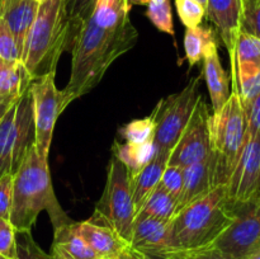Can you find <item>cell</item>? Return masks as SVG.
I'll list each match as a JSON object with an SVG mask.
<instances>
[{"mask_svg": "<svg viewBox=\"0 0 260 259\" xmlns=\"http://www.w3.org/2000/svg\"><path fill=\"white\" fill-rule=\"evenodd\" d=\"M38 7L40 3L37 0H10L0 7V17L7 22L14 37L20 58L27 36L37 15Z\"/></svg>", "mask_w": 260, "mask_h": 259, "instance_id": "e0dca14e", "label": "cell"}, {"mask_svg": "<svg viewBox=\"0 0 260 259\" xmlns=\"http://www.w3.org/2000/svg\"><path fill=\"white\" fill-rule=\"evenodd\" d=\"M63 0H42L22 53V63L33 81L56 73L60 56L68 51Z\"/></svg>", "mask_w": 260, "mask_h": 259, "instance_id": "277c9868", "label": "cell"}, {"mask_svg": "<svg viewBox=\"0 0 260 259\" xmlns=\"http://www.w3.org/2000/svg\"><path fill=\"white\" fill-rule=\"evenodd\" d=\"M164 259H226L220 251L212 245L203 248L189 249V250L172 251L167 254Z\"/></svg>", "mask_w": 260, "mask_h": 259, "instance_id": "d590c367", "label": "cell"}, {"mask_svg": "<svg viewBox=\"0 0 260 259\" xmlns=\"http://www.w3.org/2000/svg\"><path fill=\"white\" fill-rule=\"evenodd\" d=\"M95 0H63L62 9L68 27V51L71 50L81 24L93 12Z\"/></svg>", "mask_w": 260, "mask_h": 259, "instance_id": "d4e9b609", "label": "cell"}, {"mask_svg": "<svg viewBox=\"0 0 260 259\" xmlns=\"http://www.w3.org/2000/svg\"><path fill=\"white\" fill-rule=\"evenodd\" d=\"M243 0H207L206 15L220 32L222 42L234 58L235 45L241 29Z\"/></svg>", "mask_w": 260, "mask_h": 259, "instance_id": "9a60e30c", "label": "cell"}, {"mask_svg": "<svg viewBox=\"0 0 260 259\" xmlns=\"http://www.w3.org/2000/svg\"><path fill=\"white\" fill-rule=\"evenodd\" d=\"M10 107H12V104H0V121H2V118L5 116V113H7Z\"/></svg>", "mask_w": 260, "mask_h": 259, "instance_id": "ab89813d", "label": "cell"}, {"mask_svg": "<svg viewBox=\"0 0 260 259\" xmlns=\"http://www.w3.org/2000/svg\"><path fill=\"white\" fill-rule=\"evenodd\" d=\"M175 207H177V200L165 192L160 185H157L145 200L144 205L141 206L137 213L151 216L160 220L172 221V218L175 216Z\"/></svg>", "mask_w": 260, "mask_h": 259, "instance_id": "484cf974", "label": "cell"}, {"mask_svg": "<svg viewBox=\"0 0 260 259\" xmlns=\"http://www.w3.org/2000/svg\"><path fill=\"white\" fill-rule=\"evenodd\" d=\"M129 3V5H146L150 0H127Z\"/></svg>", "mask_w": 260, "mask_h": 259, "instance_id": "60d3db41", "label": "cell"}, {"mask_svg": "<svg viewBox=\"0 0 260 259\" xmlns=\"http://www.w3.org/2000/svg\"><path fill=\"white\" fill-rule=\"evenodd\" d=\"M129 10L127 0H95L70 50L71 74L62 90L68 104L93 90L112 63L137 43Z\"/></svg>", "mask_w": 260, "mask_h": 259, "instance_id": "6da1fadb", "label": "cell"}, {"mask_svg": "<svg viewBox=\"0 0 260 259\" xmlns=\"http://www.w3.org/2000/svg\"><path fill=\"white\" fill-rule=\"evenodd\" d=\"M42 211L50 216L53 231L73 222L55 195L48 159L41 156L33 144L13 174L9 222L17 233L30 231Z\"/></svg>", "mask_w": 260, "mask_h": 259, "instance_id": "7a4b0ae2", "label": "cell"}, {"mask_svg": "<svg viewBox=\"0 0 260 259\" xmlns=\"http://www.w3.org/2000/svg\"><path fill=\"white\" fill-rule=\"evenodd\" d=\"M213 43H217V38L212 28L202 27V25L187 28L184 35V51L185 58L189 62L190 68L203 60L206 51Z\"/></svg>", "mask_w": 260, "mask_h": 259, "instance_id": "cb8c5ba5", "label": "cell"}, {"mask_svg": "<svg viewBox=\"0 0 260 259\" xmlns=\"http://www.w3.org/2000/svg\"><path fill=\"white\" fill-rule=\"evenodd\" d=\"M210 109L201 94L194 107L189 122L179 140L172 149L168 159V165L185 168L205 159L211 149L210 137Z\"/></svg>", "mask_w": 260, "mask_h": 259, "instance_id": "8fae6325", "label": "cell"}, {"mask_svg": "<svg viewBox=\"0 0 260 259\" xmlns=\"http://www.w3.org/2000/svg\"><path fill=\"white\" fill-rule=\"evenodd\" d=\"M3 221H5V220H2V218H0V225H2V222H3Z\"/></svg>", "mask_w": 260, "mask_h": 259, "instance_id": "bcb514c9", "label": "cell"}, {"mask_svg": "<svg viewBox=\"0 0 260 259\" xmlns=\"http://www.w3.org/2000/svg\"><path fill=\"white\" fill-rule=\"evenodd\" d=\"M0 255L5 259L17 258L15 230L9 221H3L0 225Z\"/></svg>", "mask_w": 260, "mask_h": 259, "instance_id": "e575fe53", "label": "cell"}, {"mask_svg": "<svg viewBox=\"0 0 260 259\" xmlns=\"http://www.w3.org/2000/svg\"><path fill=\"white\" fill-rule=\"evenodd\" d=\"M55 74H47L32 81L29 86L35 122V146L45 159H48L50 155L56 121L69 106L63 91L56 86Z\"/></svg>", "mask_w": 260, "mask_h": 259, "instance_id": "30bf717a", "label": "cell"}, {"mask_svg": "<svg viewBox=\"0 0 260 259\" xmlns=\"http://www.w3.org/2000/svg\"><path fill=\"white\" fill-rule=\"evenodd\" d=\"M170 221L137 213L132 225L129 246L147 259H164L168 253Z\"/></svg>", "mask_w": 260, "mask_h": 259, "instance_id": "4fadbf2b", "label": "cell"}, {"mask_svg": "<svg viewBox=\"0 0 260 259\" xmlns=\"http://www.w3.org/2000/svg\"><path fill=\"white\" fill-rule=\"evenodd\" d=\"M8 2H10V0H0V7H3L4 4H7Z\"/></svg>", "mask_w": 260, "mask_h": 259, "instance_id": "ee69618b", "label": "cell"}, {"mask_svg": "<svg viewBox=\"0 0 260 259\" xmlns=\"http://www.w3.org/2000/svg\"><path fill=\"white\" fill-rule=\"evenodd\" d=\"M3 63H4V61H3V60H2V58H0V66H2V65H3Z\"/></svg>", "mask_w": 260, "mask_h": 259, "instance_id": "f6af8a7d", "label": "cell"}, {"mask_svg": "<svg viewBox=\"0 0 260 259\" xmlns=\"http://www.w3.org/2000/svg\"><path fill=\"white\" fill-rule=\"evenodd\" d=\"M233 208V221L212 246L226 259H248L260 249V192L250 202Z\"/></svg>", "mask_w": 260, "mask_h": 259, "instance_id": "9c48e42d", "label": "cell"}, {"mask_svg": "<svg viewBox=\"0 0 260 259\" xmlns=\"http://www.w3.org/2000/svg\"><path fill=\"white\" fill-rule=\"evenodd\" d=\"M201 75L192 79L184 89L160 99L152 111L156 123L154 145L156 150L172 151L189 122L200 98Z\"/></svg>", "mask_w": 260, "mask_h": 259, "instance_id": "ba28073f", "label": "cell"}, {"mask_svg": "<svg viewBox=\"0 0 260 259\" xmlns=\"http://www.w3.org/2000/svg\"><path fill=\"white\" fill-rule=\"evenodd\" d=\"M231 84L238 90L243 107L248 106L260 94V63L236 62L231 68Z\"/></svg>", "mask_w": 260, "mask_h": 259, "instance_id": "7402d4cb", "label": "cell"}, {"mask_svg": "<svg viewBox=\"0 0 260 259\" xmlns=\"http://www.w3.org/2000/svg\"><path fill=\"white\" fill-rule=\"evenodd\" d=\"M203 76L212 103V113H217L230 96V81L221 63L217 43H213L203 56Z\"/></svg>", "mask_w": 260, "mask_h": 259, "instance_id": "d6986e66", "label": "cell"}, {"mask_svg": "<svg viewBox=\"0 0 260 259\" xmlns=\"http://www.w3.org/2000/svg\"><path fill=\"white\" fill-rule=\"evenodd\" d=\"M156 152L154 142L144 145H134L124 142L121 144L118 141L113 142L112 146V156L118 159L126 167L128 177L137 174Z\"/></svg>", "mask_w": 260, "mask_h": 259, "instance_id": "603a6c76", "label": "cell"}, {"mask_svg": "<svg viewBox=\"0 0 260 259\" xmlns=\"http://www.w3.org/2000/svg\"><path fill=\"white\" fill-rule=\"evenodd\" d=\"M0 259H5V258H4V256H2V255H0Z\"/></svg>", "mask_w": 260, "mask_h": 259, "instance_id": "7dc6e473", "label": "cell"}, {"mask_svg": "<svg viewBox=\"0 0 260 259\" xmlns=\"http://www.w3.org/2000/svg\"><path fill=\"white\" fill-rule=\"evenodd\" d=\"M183 174H184V182H183L182 193L177 200L175 215L185 206L205 197L218 185L216 179V156L213 151H211L201 161L185 167Z\"/></svg>", "mask_w": 260, "mask_h": 259, "instance_id": "5bb4252c", "label": "cell"}, {"mask_svg": "<svg viewBox=\"0 0 260 259\" xmlns=\"http://www.w3.org/2000/svg\"><path fill=\"white\" fill-rule=\"evenodd\" d=\"M146 17L160 32L174 37L172 0H150L146 4Z\"/></svg>", "mask_w": 260, "mask_h": 259, "instance_id": "83f0119b", "label": "cell"}, {"mask_svg": "<svg viewBox=\"0 0 260 259\" xmlns=\"http://www.w3.org/2000/svg\"><path fill=\"white\" fill-rule=\"evenodd\" d=\"M243 61L260 63V40L240 29L236 40L234 58L230 60L231 68L236 62H243Z\"/></svg>", "mask_w": 260, "mask_h": 259, "instance_id": "f1b7e54d", "label": "cell"}, {"mask_svg": "<svg viewBox=\"0 0 260 259\" xmlns=\"http://www.w3.org/2000/svg\"><path fill=\"white\" fill-rule=\"evenodd\" d=\"M234 216L235 212L228 200L226 184L217 185L172 218L167 254L212 245L230 225Z\"/></svg>", "mask_w": 260, "mask_h": 259, "instance_id": "3957f363", "label": "cell"}, {"mask_svg": "<svg viewBox=\"0 0 260 259\" xmlns=\"http://www.w3.org/2000/svg\"><path fill=\"white\" fill-rule=\"evenodd\" d=\"M33 79L22 61L0 66V104H13L29 89Z\"/></svg>", "mask_w": 260, "mask_h": 259, "instance_id": "44dd1931", "label": "cell"}, {"mask_svg": "<svg viewBox=\"0 0 260 259\" xmlns=\"http://www.w3.org/2000/svg\"><path fill=\"white\" fill-rule=\"evenodd\" d=\"M178 15L187 28L201 25L206 15V9L196 0H175Z\"/></svg>", "mask_w": 260, "mask_h": 259, "instance_id": "4dcf8cb0", "label": "cell"}, {"mask_svg": "<svg viewBox=\"0 0 260 259\" xmlns=\"http://www.w3.org/2000/svg\"><path fill=\"white\" fill-rule=\"evenodd\" d=\"M196 2L200 3V4L202 5V7L205 8V9H206V7H207V0H196Z\"/></svg>", "mask_w": 260, "mask_h": 259, "instance_id": "7bdbcfd3", "label": "cell"}, {"mask_svg": "<svg viewBox=\"0 0 260 259\" xmlns=\"http://www.w3.org/2000/svg\"><path fill=\"white\" fill-rule=\"evenodd\" d=\"M231 207L250 202L260 192V135H246L240 156L226 183Z\"/></svg>", "mask_w": 260, "mask_h": 259, "instance_id": "7c38bea8", "label": "cell"}, {"mask_svg": "<svg viewBox=\"0 0 260 259\" xmlns=\"http://www.w3.org/2000/svg\"><path fill=\"white\" fill-rule=\"evenodd\" d=\"M184 168L172 167L167 165L161 178H160L159 184L165 192L169 193L170 196L178 200L183 189V182H184V174H183Z\"/></svg>", "mask_w": 260, "mask_h": 259, "instance_id": "d6a6232c", "label": "cell"}, {"mask_svg": "<svg viewBox=\"0 0 260 259\" xmlns=\"http://www.w3.org/2000/svg\"><path fill=\"white\" fill-rule=\"evenodd\" d=\"M156 123L152 113L141 119H134L119 128V136L134 145L151 144L155 139Z\"/></svg>", "mask_w": 260, "mask_h": 259, "instance_id": "4316f807", "label": "cell"}, {"mask_svg": "<svg viewBox=\"0 0 260 259\" xmlns=\"http://www.w3.org/2000/svg\"><path fill=\"white\" fill-rule=\"evenodd\" d=\"M169 154L170 151L156 150L152 159L137 174L128 177L129 189H131L132 201H134L135 216L139 212L150 193L159 184L160 178L168 165Z\"/></svg>", "mask_w": 260, "mask_h": 259, "instance_id": "ac0fdd59", "label": "cell"}, {"mask_svg": "<svg viewBox=\"0 0 260 259\" xmlns=\"http://www.w3.org/2000/svg\"><path fill=\"white\" fill-rule=\"evenodd\" d=\"M90 220L108 226L129 241L135 220L134 201L126 167L114 156L109 161L106 187Z\"/></svg>", "mask_w": 260, "mask_h": 259, "instance_id": "52a82bcc", "label": "cell"}, {"mask_svg": "<svg viewBox=\"0 0 260 259\" xmlns=\"http://www.w3.org/2000/svg\"><path fill=\"white\" fill-rule=\"evenodd\" d=\"M33 144V104L28 89L0 121V178L17 172Z\"/></svg>", "mask_w": 260, "mask_h": 259, "instance_id": "8992f818", "label": "cell"}, {"mask_svg": "<svg viewBox=\"0 0 260 259\" xmlns=\"http://www.w3.org/2000/svg\"><path fill=\"white\" fill-rule=\"evenodd\" d=\"M248 259H260V249L259 250H256L254 254H251Z\"/></svg>", "mask_w": 260, "mask_h": 259, "instance_id": "b9f144b4", "label": "cell"}, {"mask_svg": "<svg viewBox=\"0 0 260 259\" xmlns=\"http://www.w3.org/2000/svg\"><path fill=\"white\" fill-rule=\"evenodd\" d=\"M52 259H99L74 229V221L53 231Z\"/></svg>", "mask_w": 260, "mask_h": 259, "instance_id": "ffe728a7", "label": "cell"}, {"mask_svg": "<svg viewBox=\"0 0 260 259\" xmlns=\"http://www.w3.org/2000/svg\"><path fill=\"white\" fill-rule=\"evenodd\" d=\"M106 259H147V258L145 255H142V254H140L139 251L134 250L131 246H128V248H127L124 251H122L119 255L113 256V258H106Z\"/></svg>", "mask_w": 260, "mask_h": 259, "instance_id": "f35d334b", "label": "cell"}, {"mask_svg": "<svg viewBox=\"0 0 260 259\" xmlns=\"http://www.w3.org/2000/svg\"><path fill=\"white\" fill-rule=\"evenodd\" d=\"M225 106L210 116L211 149L216 156L217 184H226L246 139L245 111L236 89L231 88Z\"/></svg>", "mask_w": 260, "mask_h": 259, "instance_id": "5b68a950", "label": "cell"}, {"mask_svg": "<svg viewBox=\"0 0 260 259\" xmlns=\"http://www.w3.org/2000/svg\"><path fill=\"white\" fill-rule=\"evenodd\" d=\"M13 202V174L0 178V218L9 221Z\"/></svg>", "mask_w": 260, "mask_h": 259, "instance_id": "8d00e7d4", "label": "cell"}, {"mask_svg": "<svg viewBox=\"0 0 260 259\" xmlns=\"http://www.w3.org/2000/svg\"><path fill=\"white\" fill-rule=\"evenodd\" d=\"M74 229L99 259L113 258L126 250L129 243L111 228L91 220L74 222Z\"/></svg>", "mask_w": 260, "mask_h": 259, "instance_id": "2e32d148", "label": "cell"}, {"mask_svg": "<svg viewBox=\"0 0 260 259\" xmlns=\"http://www.w3.org/2000/svg\"><path fill=\"white\" fill-rule=\"evenodd\" d=\"M0 58L4 62L20 61L19 51L7 22L0 17Z\"/></svg>", "mask_w": 260, "mask_h": 259, "instance_id": "836d02e7", "label": "cell"}, {"mask_svg": "<svg viewBox=\"0 0 260 259\" xmlns=\"http://www.w3.org/2000/svg\"><path fill=\"white\" fill-rule=\"evenodd\" d=\"M241 29L260 40V0H243Z\"/></svg>", "mask_w": 260, "mask_h": 259, "instance_id": "1f68e13d", "label": "cell"}, {"mask_svg": "<svg viewBox=\"0 0 260 259\" xmlns=\"http://www.w3.org/2000/svg\"><path fill=\"white\" fill-rule=\"evenodd\" d=\"M17 258L15 259H52L33 239L30 231H15Z\"/></svg>", "mask_w": 260, "mask_h": 259, "instance_id": "f546056e", "label": "cell"}, {"mask_svg": "<svg viewBox=\"0 0 260 259\" xmlns=\"http://www.w3.org/2000/svg\"><path fill=\"white\" fill-rule=\"evenodd\" d=\"M37 2H38V3H41V2H42V0H37Z\"/></svg>", "mask_w": 260, "mask_h": 259, "instance_id": "c3c4849f", "label": "cell"}, {"mask_svg": "<svg viewBox=\"0 0 260 259\" xmlns=\"http://www.w3.org/2000/svg\"><path fill=\"white\" fill-rule=\"evenodd\" d=\"M246 118V135H260V94L244 107Z\"/></svg>", "mask_w": 260, "mask_h": 259, "instance_id": "74e56055", "label": "cell"}]
</instances>
